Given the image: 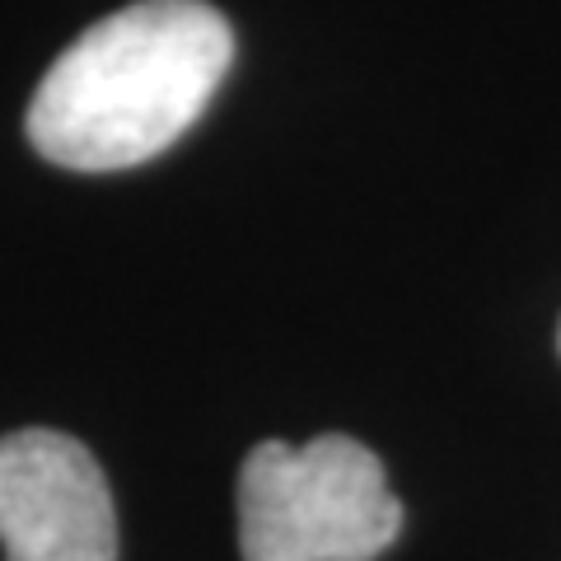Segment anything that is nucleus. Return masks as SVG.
<instances>
[{
	"label": "nucleus",
	"instance_id": "nucleus-1",
	"mask_svg": "<svg viewBox=\"0 0 561 561\" xmlns=\"http://www.w3.org/2000/svg\"><path fill=\"white\" fill-rule=\"evenodd\" d=\"M230 61L234 33L216 5L136 0L51 61L28 103V140L61 169H136L210 108Z\"/></svg>",
	"mask_w": 561,
	"mask_h": 561
},
{
	"label": "nucleus",
	"instance_id": "nucleus-3",
	"mask_svg": "<svg viewBox=\"0 0 561 561\" xmlns=\"http://www.w3.org/2000/svg\"><path fill=\"white\" fill-rule=\"evenodd\" d=\"M0 548L5 561H117L113 491L76 435H0Z\"/></svg>",
	"mask_w": 561,
	"mask_h": 561
},
{
	"label": "nucleus",
	"instance_id": "nucleus-2",
	"mask_svg": "<svg viewBox=\"0 0 561 561\" xmlns=\"http://www.w3.org/2000/svg\"><path fill=\"white\" fill-rule=\"evenodd\" d=\"M402 529L383 463L351 435L267 440L239 472L243 561H375Z\"/></svg>",
	"mask_w": 561,
	"mask_h": 561
}]
</instances>
